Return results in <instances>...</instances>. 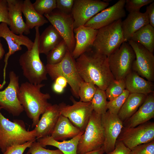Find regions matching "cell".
<instances>
[{
  "instance_id": "cell-4",
  "label": "cell",
  "mask_w": 154,
  "mask_h": 154,
  "mask_svg": "<svg viewBox=\"0 0 154 154\" xmlns=\"http://www.w3.org/2000/svg\"><path fill=\"white\" fill-rule=\"evenodd\" d=\"M35 37L32 49L22 54L19 62L24 76L29 82L35 84H41L47 79L46 65L40 57L38 40L40 33L39 27H35Z\"/></svg>"
},
{
  "instance_id": "cell-30",
  "label": "cell",
  "mask_w": 154,
  "mask_h": 154,
  "mask_svg": "<svg viewBox=\"0 0 154 154\" xmlns=\"http://www.w3.org/2000/svg\"><path fill=\"white\" fill-rule=\"evenodd\" d=\"M107 99L105 91L96 86L95 93L90 102L93 111L101 115L106 113L108 110Z\"/></svg>"
},
{
  "instance_id": "cell-27",
  "label": "cell",
  "mask_w": 154,
  "mask_h": 154,
  "mask_svg": "<svg viewBox=\"0 0 154 154\" xmlns=\"http://www.w3.org/2000/svg\"><path fill=\"white\" fill-rule=\"evenodd\" d=\"M147 96L130 93L117 114L120 119L123 122L131 117L143 102Z\"/></svg>"
},
{
  "instance_id": "cell-18",
  "label": "cell",
  "mask_w": 154,
  "mask_h": 154,
  "mask_svg": "<svg viewBox=\"0 0 154 154\" xmlns=\"http://www.w3.org/2000/svg\"><path fill=\"white\" fill-rule=\"evenodd\" d=\"M74 32L75 43L72 54L76 59L92 47L98 30L83 25L74 29Z\"/></svg>"
},
{
  "instance_id": "cell-29",
  "label": "cell",
  "mask_w": 154,
  "mask_h": 154,
  "mask_svg": "<svg viewBox=\"0 0 154 154\" xmlns=\"http://www.w3.org/2000/svg\"><path fill=\"white\" fill-rule=\"evenodd\" d=\"M130 40L142 45L153 53L154 50V27L147 24L135 33Z\"/></svg>"
},
{
  "instance_id": "cell-6",
  "label": "cell",
  "mask_w": 154,
  "mask_h": 154,
  "mask_svg": "<svg viewBox=\"0 0 154 154\" xmlns=\"http://www.w3.org/2000/svg\"><path fill=\"white\" fill-rule=\"evenodd\" d=\"M101 115L93 111L79 140L77 149L78 154H84L103 146L105 137Z\"/></svg>"
},
{
  "instance_id": "cell-13",
  "label": "cell",
  "mask_w": 154,
  "mask_h": 154,
  "mask_svg": "<svg viewBox=\"0 0 154 154\" xmlns=\"http://www.w3.org/2000/svg\"><path fill=\"white\" fill-rule=\"evenodd\" d=\"M109 4V3L99 0H74L71 13L74 29L84 25Z\"/></svg>"
},
{
  "instance_id": "cell-44",
  "label": "cell",
  "mask_w": 154,
  "mask_h": 154,
  "mask_svg": "<svg viewBox=\"0 0 154 154\" xmlns=\"http://www.w3.org/2000/svg\"><path fill=\"white\" fill-rule=\"evenodd\" d=\"M54 82L62 86L64 88L66 87L68 82L66 79L62 76H59L54 80Z\"/></svg>"
},
{
  "instance_id": "cell-37",
  "label": "cell",
  "mask_w": 154,
  "mask_h": 154,
  "mask_svg": "<svg viewBox=\"0 0 154 154\" xmlns=\"http://www.w3.org/2000/svg\"><path fill=\"white\" fill-rule=\"evenodd\" d=\"M153 1V0H125V7L129 13L139 11L142 7Z\"/></svg>"
},
{
  "instance_id": "cell-35",
  "label": "cell",
  "mask_w": 154,
  "mask_h": 154,
  "mask_svg": "<svg viewBox=\"0 0 154 154\" xmlns=\"http://www.w3.org/2000/svg\"><path fill=\"white\" fill-rule=\"evenodd\" d=\"M129 94V92L125 89L119 96L108 102V110L112 113L117 114Z\"/></svg>"
},
{
  "instance_id": "cell-32",
  "label": "cell",
  "mask_w": 154,
  "mask_h": 154,
  "mask_svg": "<svg viewBox=\"0 0 154 154\" xmlns=\"http://www.w3.org/2000/svg\"><path fill=\"white\" fill-rule=\"evenodd\" d=\"M96 90V86L93 83L83 81L80 83L78 95L80 101L90 102Z\"/></svg>"
},
{
  "instance_id": "cell-16",
  "label": "cell",
  "mask_w": 154,
  "mask_h": 154,
  "mask_svg": "<svg viewBox=\"0 0 154 154\" xmlns=\"http://www.w3.org/2000/svg\"><path fill=\"white\" fill-rule=\"evenodd\" d=\"M125 0H119L90 19L84 26L98 30L119 20L126 15Z\"/></svg>"
},
{
  "instance_id": "cell-41",
  "label": "cell",
  "mask_w": 154,
  "mask_h": 154,
  "mask_svg": "<svg viewBox=\"0 0 154 154\" xmlns=\"http://www.w3.org/2000/svg\"><path fill=\"white\" fill-rule=\"evenodd\" d=\"M130 151L122 141L117 140L114 150L106 154H129Z\"/></svg>"
},
{
  "instance_id": "cell-46",
  "label": "cell",
  "mask_w": 154,
  "mask_h": 154,
  "mask_svg": "<svg viewBox=\"0 0 154 154\" xmlns=\"http://www.w3.org/2000/svg\"><path fill=\"white\" fill-rule=\"evenodd\" d=\"M6 0H0V12L7 9Z\"/></svg>"
},
{
  "instance_id": "cell-39",
  "label": "cell",
  "mask_w": 154,
  "mask_h": 154,
  "mask_svg": "<svg viewBox=\"0 0 154 154\" xmlns=\"http://www.w3.org/2000/svg\"><path fill=\"white\" fill-rule=\"evenodd\" d=\"M74 3V0H56V9L63 13L71 14Z\"/></svg>"
},
{
  "instance_id": "cell-3",
  "label": "cell",
  "mask_w": 154,
  "mask_h": 154,
  "mask_svg": "<svg viewBox=\"0 0 154 154\" xmlns=\"http://www.w3.org/2000/svg\"><path fill=\"white\" fill-rule=\"evenodd\" d=\"M1 110L0 150L3 153L10 147L35 141L37 138L34 129L27 130L24 124L21 121L9 120L2 115Z\"/></svg>"
},
{
  "instance_id": "cell-1",
  "label": "cell",
  "mask_w": 154,
  "mask_h": 154,
  "mask_svg": "<svg viewBox=\"0 0 154 154\" xmlns=\"http://www.w3.org/2000/svg\"><path fill=\"white\" fill-rule=\"evenodd\" d=\"M78 73L85 82H91L105 91L114 79L110 69L108 57L92 47L75 59Z\"/></svg>"
},
{
  "instance_id": "cell-40",
  "label": "cell",
  "mask_w": 154,
  "mask_h": 154,
  "mask_svg": "<svg viewBox=\"0 0 154 154\" xmlns=\"http://www.w3.org/2000/svg\"><path fill=\"white\" fill-rule=\"evenodd\" d=\"M34 141H29L23 144L10 147L7 149L3 154H23L25 149L27 148H29Z\"/></svg>"
},
{
  "instance_id": "cell-25",
  "label": "cell",
  "mask_w": 154,
  "mask_h": 154,
  "mask_svg": "<svg viewBox=\"0 0 154 154\" xmlns=\"http://www.w3.org/2000/svg\"><path fill=\"white\" fill-rule=\"evenodd\" d=\"M81 132L67 117L61 114L50 136L56 141H63L72 138Z\"/></svg>"
},
{
  "instance_id": "cell-7",
  "label": "cell",
  "mask_w": 154,
  "mask_h": 154,
  "mask_svg": "<svg viewBox=\"0 0 154 154\" xmlns=\"http://www.w3.org/2000/svg\"><path fill=\"white\" fill-rule=\"evenodd\" d=\"M47 74L52 80L59 76H62L67 80L70 87L73 95L79 98L78 92L80 83L84 81L80 77L77 70L75 59L72 53L68 49L63 59L58 63L46 65Z\"/></svg>"
},
{
  "instance_id": "cell-33",
  "label": "cell",
  "mask_w": 154,
  "mask_h": 154,
  "mask_svg": "<svg viewBox=\"0 0 154 154\" xmlns=\"http://www.w3.org/2000/svg\"><path fill=\"white\" fill-rule=\"evenodd\" d=\"M125 89V79L113 80L105 90L107 98L109 101L117 97Z\"/></svg>"
},
{
  "instance_id": "cell-19",
  "label": "cell",
  "mask_w": 154,
  "mask_h": 154,
  "mask_svg": "<svg viewBox=\"0 0 154 154\" xmlns=\"http://www.w3.org/2000/svg\"><path fill=\"white\" fill-rule=\"evenodd\" d=\"M42 115L34 129L37 139L51 135L61 115L59 105L52 104Z\"/></svg>"
},
{
  "instance_id": "cell-5",
  "label": "cell",
  "mask_w": 154,
  "mask_h": 154,
  "mask_svg": "<svg viewBox=\"0 0 154 154\" xmlns=\"http://www.w3.org/2000/svg\"><path fill=\"white\" fill-rule=\"evenodd\" d=\"M120 19L98 30L92 48L107 57L124 42Z\"/></svg>"
},
{
  "instance_id": "cell-24",
  "label": "cell",
  "mask_w": 154,
  "mask_h": 154,
  "mask_svg": "<svg viewBox=\"0 0 154 154\" xmlns=\"http://www.w3.org/2000/svg\"><path fill=\"white\" fill-rule=\"evenodd\" d=\"M84 132H80L77 136L68 140L59 141L54 140L50 136H48L37 139V141L44 148L47 145L56 147L63 154H78L77 149L78 141Z\"/></svg>"
},
{
  "instance_id": "cell-12",
  "label": "cell",
  "mask_w": 154,
  "mask_h": 154,
  "mask_svg": "<svg viewBox=\"0 0 154 154\" xmlns=\"http://www.w3.org/2000/svg\"><path fill=\"white\" fill-rule=\"evenodd\" d=\"M9 83L3 90L0 91V108L14 116H19L24 111L18 98L20 86L19 77L13 71L9 74Z\"/></svg>"
},
{
  "instance_id": "cell-31",
  "label": "cell",
  "mask_w": 154,
  "mask_h": 154,
  "mask_svg": "<svg viewBox=\"0 0 154 154\" xmlns=\"http://www.w3.org/2000/svg\"><path fill=\"white\" fill-rule=\"evenodd\" d=\"M68 49L66 43L63 40L46 55L47 64H54L60 62L64 57Z\"/></svg>"
},
{
  "instance_id": "cell-34",
  "label": "cell",
  "mask_w": 154,
  "mask_h": 154,
  "mask_svg": "<svg viewBox=\"0 0 154 154\" xmlns=\"http://www.w3.org/2000/svg\"><path fill=\"white\" fill-rule=\"evenodd\" d=\"M33 4L35 10L43 15L56 9V0H36Z\"/></svg>"
},
{
  "instance_id": "cell-20",
  "label": "cell",
  "mask_w": 154,
  "mask_h": 154,
  "mask_svg": "<svg viewBox=\"0 0 154 154\" xmlns=\"http://www.w3.org/2000/svg\"><path fill=\"white\" fill-rule=\"evenodd\" d=\"M9 20V29L17 35H28L30 29L23 20L22 16V0H6Z\"/></svg>"
},
{
  "instance_id": "cell-2",
  "label": "cell",
  "mask_w": 154,
  "mask_h": 154,
  "mask_svg": "<svg viewBox=\"0 0 154 154\" xmlns=\"http://www.w3.org/2000/svg\"><path fill=\"white\" fill-rule=\"evenodd\" d=\"M44 86L41 83L35 84L26 82L20 86L18 98L27 116L32 120V128L35 127L40 115L52 105L48 101L51 98L50 94L41 91Z\"/></svg>"
},
{
  "instance_id": "cell-28",
  "label": "cell",
  "mask_w": 154,
  "mask_h": 154,
  "mask_svg": "<svg viewBox=\"0 0 154 154\" xmlns=\"http://www.w3.org/2000/svg\"><path fill=\"white\" fill-rule=\"evenodd\" d=\"M22 11L25 18V23L30 29L42 26L48 22L44 15L38 13L34 9L30 0L23 1Z\"/></svg>"
},
{
  "instance_id": "cell-15",
  "label": "cell",
  "mask_w": 154,
  "mask_h": 154,
  "mask_svg": "<svg viewBox=\"0 0 154 154\" xmlns=\"http://www.w3.org/2000/svg\"><path fill=\"white\" fill-rule=\"evenodd\" d=\"M101 122L105 137L103 147L104 153L107 154L114 149L116 141L123 127V122L117 114L108 110L101 115Z\"/></svg>"
},
{
  "instance_id": "cell-43",
  "label": "cell",
  "mask_w": 154,
  "mask_h": 154,
  "mask_svg": "<svg viewBox=\"0 0 154 154\" xmlns=\"http://www.w3.org/2000/svg\"><path fill=\"white\" fill-rule=\"evenodd\" d=\"M0 22L5 23L9 25L8 9L0 12Z\"/></svg>"
},
{
  "instance_id": "cell-22",
  "label": "cell",
  "mask_w": 154,
  "mask_h": 154,
  "mask_svg": "<svg viewBox=\"0 0 154 154\" xmlns=\"http://www.w3.org/2000/svg\"><path fill=\"white\" fill-rule=\"evenodd\" d=\"M149 24L146 12L140 11L129 13L126 18L122 21V28L124 42H127L133 35L143 26Z\"/></svg>"
},
{
  "instance_id": "cell-11",
  "label": "cell",
  "mask_w": 154,
  "mask_h": 154,
  "mask_svg": "<svg viewBox=\"0 0 154 154\" xmlns=\"http://www.w3.org/2000/svg\"><path fill=\"white\" fill-rule=\"evenodd\" d=\"M55 9L44 16L57 30L72 53L75 43L74 19L71 14H66Z\"/></svg>"
},
{
  "instance_id": "cell-45",
  "label": "cell",
  "mask_w": 154,
  "mask_h": 154,
  "mask_svg": "<svg viewBox=\"0 0 154 154\" xmlns=\"http://www.w3.org/2000/svg\"><path fill=\"white\" fill-rule=\"evenodd\" d=\"M52 89L54 92L60 94L63 92L64 88L62 86L54 82L52 85Z\"/></svg>"
},
{
  "instance_id": "cell-21",
  "label": "cell",
  "mask_w": 154,
  "mask_h": 154,
  "mask_svg": "<svg viewBox=\"0 0 154 154\" xmlns=\"http://www.w3.org/2000/svg\"><path fill=\"white\" fill-rule=\"evenodd\" d=\"M154 117V93L147 96L136 112L124 121V127H132L148 121Z\"/></svg>"
},
{
  "instance_id": "cell-42",
  "label": "cell",
  "mask_w": 154,
  "mask_h": 154,
  "mask_svg": "<svg viewBox=\"0 0 154 154\" xmlns=\"http://www.w3.org/2000/svg\"><path fill=\"white\" fill-rule=\"evenodd\" d=\"M149 20V24L154 27V2L150 3L146 7V11Z\"/></svg>"
},
{
  "instance_id": "cell-36",
  "label": "cell",
  "mask_w": 154,
  "mask_h": 154,
  "mask_svg": "<svg viewBox=\"0 0 154 154\" xmlns=\"http://www.w3.org/2000/svg\"><path fill=\"white\" fill-rule=\"evenodd\" d=\"M26 154H63L59 149L53 150L47 149L43 147L38 142H33L29 148Z\"/></svg>"
},
{
  "instance_id": "cell-14",
  "label": "cell",
  "mask_w": 154,
  "mask_h": 154,
  "mask_svg": "<svg viewBox=\"0 0 154 154\" xmlns=\"http://www.w3.org/2000/svg\"><path fill=\"white\" fill-rule=\"evenodd\" d=\"M127 42L131 46L135 55L132 70L147 80H154V56L140 44L129 40Z\"/></svg>"
},
{
  "instance_id": "cell-8",
  "label": "cell",
  "mask_w": 154,
  "mask_h": 154,
  "mask_svg": "<svg viewBox=\"0 0 154 154\" xmlns=\"http://www.w3.org/2000/svg\"><path fill=\"white\" fill-rule=\"evenodd\" d=\"M135 57L134 51L127 42H123L108 56L109 67L114 80L125 79L132 70Z\"/></svg>"
},
{
  "instance_id": "cell-48",
  "label": "cell",
  "mask_w": 154,
  "mask_h": 154,
  "mask_svg": "<svg viewBox=\"0 0 154 154\" xmlns=\"http://www.w3.org/2000/svg\"><path fill=\"white\" fill-rule=\"evenodd\" d=\"M5 51L3 48V46L1 42L0 38V60H1L3 58L5 54Z\"/></svg>"
},
{
  "instance_id": "cell-38",
  "label": "cell",
  "mask_w": 154,
  "mask_h": 154,
  "mask_svg": "<svg viewBox=\"0 0 154 154\" xmlns=\"http://www.w3.org/2000/svg\"><path fill=\"white\" fill-rule=\"evenodd\" d=\"M129 154H154V141L136 146Z\"/></svg>"
},
{
  "instance_id": "cell-26",
  "label": "cell",
  "mask_w": 154,
  "mask_h": 154,
  "mask_svg": "<svg viewBox=\"0 0 154 154\" xmlns=\"http://www.w3.org/2000/svg\"><path fill=\"white\" fill-rule=\"evenodd\" d=\"M63 40L55 28L52 25H49L39 36L38 48L40 53L46 55Z\"/></svg>"
},
{
  "instance_id": "cell-10",
  "label": "cell",
  "mask_w": 154,
  "mask_h": 154,
  "mask_svg": "<svg viewBox=\"0 0 154 154\" xmlns=\"http://www.w3.org/2000/svg\"><path fill=\"white\" fill-rule=\"evenodd\" d=\"M154 139V123L148 121L134 127L123 126L117 139L130 150Z\"/></svg>"
},
{
  "instance_id": "cell-9",
  "label": "cell",
  "mask_w": 154,
  "mask_h": 154,
  "mask_svg": "<svg viewBox=\"0 0 154 154\" xmlns=\"http://www.w3.org/2000/svg\"><path fill=\"white\" fill-rule=\"evenodd\" d=\"M72 105L64 102L59 104L61 114L67 117L75 126L84 132L93 111L90 102L76 101L72 96Z\"/></svg>"
},
{
  "instance_id": "cell-23",
  "label": "cell",
  "mask_w": 154,
  "mask_h": 154,
  "mask_svg": "<svg viewBox=\"0 0 154 154\" xmlns=\"http://www.w3.org/2000/svg\"><path fill=\"white\" fill-rule=\"evenodd\" d=\"M125 89L130 93L147 95L154 92L153 82L146 80L132 70L125 79Z\"/></svg>"
},
{
  "instance_id": "cell-17",
  "label": "cell",
  "mask_w": 154,
  "mask_h": 154,
  "mask_svg": "<svg viewBox=\"0 0 154 154\" xmlns=\"http://www.w3.org/2000/svg\"><path fill=\"white\" fill-rule=\"evenodd\" d=\"M4 38L8 46L9 51L5 54L4 59L5 64L3 69V77H6V71L8 59L16 52L22 50L21 45L25 46L28 50L32 48L34 42L23 34L17 35L13 32L8 27L7 23H0V38Z\"/></svg>"
},
{
  "instance_id": "cell-47",
  "label": "cell",
  "mask_w": 154,
  "mask_h": 154,
  "mask_svg": "<svg viewBox=\"0 0 154 154\" xmlns=\"http://www.w3.org/2000/svg\"><path fill=\"white\" fill-rule=\"evenodd\" d=\"M104 153L102 147L99 149L88 152L84 154H104Z\"/></svg>"
}]
</instances>
